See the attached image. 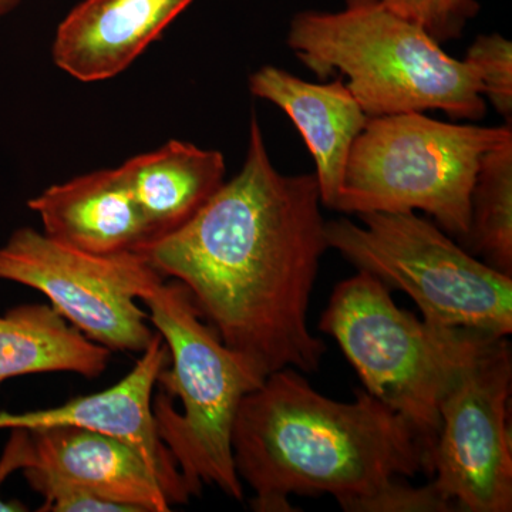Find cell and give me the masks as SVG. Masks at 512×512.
<instances>
[{
  "label": "cell",
  "instance_id": "5",
  "mask_svg": "<svg viewBox=\"0 0 512 512\" xmlns=\"http://www.w3.org/2000/svg\"><path fill=\"white\" fill-rule=\"evenodd\" d=\"M319 330L338 342L366 392L416 431L430 476L441 400L460 370L498 336L416 318L394 303L383 282L362 271L336 286Z\"/></svg>",
  "mask_w": 512,
  "mask_h": 512
},
{
  "label": "cell",
  "instance_id": "19",
  "mask_svg": "<svg viewBox=\"0 0 512 512\" xmlns=\"http://www.w3.org/2000/svg\"><path fill=\"white\" fill-rule=\"evenodd\" d=\"M384 6L417 23L437 42L458 39L477 15V0H382Z\"/></svg>",
  "mask_w": 512,
  "mask_h": 512
},
{
  "label": "cell",
  "instance_id": "23",
  "mask_svg": "<svg viewBox=\"0 0 512 512\" xmlns=\"http://www.w3.org/2000/svg\"><path fill=\"white\" fill-rule=\"evenodd\" d=\"M23 0H0V19L8 16L13 10L22 5Z\"/></svg>",
  "mask_w": 512,
  "mask_h": 512
},
{
  "label": "cell",
  "instance_id": "9",
  "mask_svg": "<svg viewBox=\"0 0 512 512\" xmlns=\"http://www.w3.org/2000/svg\"><path fill=\"white\" fill-rule=\"evenodd\" d=\"M511 386L510 343L493 338L441 400L431 485L454 511H512Z\"/></svg>",
  "mask_w": 512,
  "mask_h": 512
},
{
  "label": "cell",
  "instance_id": "6",
  "mask_svg": "<svg viewBox=\"0 0 512 512\" xmlns=\"http://www.w3.org/2000/svg\"><path fill=\"white\" fill-rule=\"evenodd\" d=\"M511 140L510 126L446 123L423 113L370 117L350 150L335 211L420 210L466 241L481 158Z\"/></svg>",
  "mask_w": 512,
  "mask_h": 512
},
{
  "label": "cell",
  "instance_id": "2",
  "mask_svg": "<svg viewBox=\"0 0 512 512\" xmlns=\"http://www.w3.org/2000/svg\"><path fill=\"white\" fill-rule=\"evenodd\" d=\"M231 447L259 512L292 511L289 495H330L363 512L394 481L429 474L420 437L387 404L366 390L349 403L329 399L291 367L242 399Z\"/></svg>",
  "mask_w": 512,
  "mask_h": 512
},
{
  "label": "cell",
  "instance_id": "7",
  "mask_svg": "<svg viewBox=\"0 0 512 512\" xmlns=\"http://www.w3.org/2000/svg\"><path fill=\"white\" fill-rule=\"evenodd\" d=\"M359 218L362 225L345 218L326 222L328 247L387 288L409 295L427 322L511 335L512 276L414 212H367Z\"/></svg>",
  "mask_w": 512,
  "mask_h": 512
},
{
  "label": "cell",
  "instance_id": "17",
  "mask_svg": "<svg viewBox=\"0 0 512 512\" xmlns=\"http://www.w3.org/2000/svg\"><path fill=\"white\" fill-rule=\"evenodd\" d=\"M466 241L485 264L512 276V140L481 158Z\"/></svg>",
  "mask_w": 512,
  "mask_h": 512
},
{
  "label": "cell",
  "instance_id": "21",
  "mask_svg": "<svg viewBox=\"0 0 512 512\" xmlns=\"http://www.w3.org/2000/svg\"><path fill=\"white\" fill-rule=\"evenodd\" d=\"M453 505L436 490L433 485L413 487L404 478L394 481L375 500L366 505L363 512H448Z\"/></svg>",
  "mask_w": 512,
  "mask_h": 512
},
{
  "label": "cell",
  "instance_id": "12",
  "mask_svg": "<svg viewBox=\"0 0 512 512\" xmlns=\"http://www.w3.org/2000/svg\"><path fill=\"white\" fill-rule=\"evenodd\" d=\"M195 0H82L60 25L53 62L84 83L123 73Z\"/></svg>",
  "mask_w": 512,
  "mask_h": 512
},
{
  "label": "cell",
  "instance_id": "4",
  "mask_svg": "<svg viewBox=\"0 0 512 512\" xmlns=\"http://www.w3.org/2000/svg\"><path fill=\"white\" fill-rule=\"evenodd\" d=\"M140 301L170 352L158 373L153 397L158 437L168 448L192 497L215 485L241 501L244 487L235 470L231 434L239 404L264 377L232 352L178 281L147 286Z\"/></svg>",
  "mask_w": 512,
  "mask_h": 512
},
{
  "label": "cell",
  "instance_id": "18",
  "mask_svg": "<svg viewBox=\"0 0 512 512\" xmlns=\"http://www.w3.org/2000/svg\"><path fill=\"white\" fill-rule=\"evenodd\" d=\"M476 70L483 96L498 113L510 119L512 113V45L501 35L478 36L466 59Z\"/></svg>",
  "mask_w": 512,
  "mask_h": 512
},
{
  "label": "cell",
  "instance_id": "16",
  "mask_svg": "<svg viewBox=\"0 0 512 512\" xmlns=\"http://www.w3.org/2000/svg\"><path fill=\"white\" fill-rule=\"evenodd\" d=\"M110 357L111 350L87 339L50 305H20L0 316V384L39 373L96 379Z\"/></svg>",
  "mask_w": 512,
  "mask_h": 512
},
{
  "label": "cell",
  "instance_id": "3",
  "mask_svg": "<svg viewBox=\"0 0 512 512\" xmlns=\"http://www.w3.org/2000/svg\"><path fill=\"white\" fill-rule=\"evenodd\" d=\"M288 45L319 79L338 72L369 117L440 110L480 120L487 106L476 70L448 56L421 26L382 0H346L338 12L306 10Z\"/></svg>",
  "mask_w": 512,
  "mask_h": 512
},
{
  "label": "cell",
  "instance_id": "22",
  "mask_svg": "<svg viewBox=\"0 0 512 512\" xmlns=\"http://www.w3.org/2000/svg\"><path fill=\"white\" fill-rule=\"evenodd\" d=\"M33 461V441L28 429H12L8 444L0 458V487L6 478L16 470H25ZM28 511L20 503H5L0 498V512Z\"/></svg>",
  "mask_w": 512,
  "mask_h": 512
},
{
  "label": "cell",
  "instance_id": "13",
  "mask_svg": "<svg viewBox=\"0 0 512 512\" xmlns=\"http://www.w3.org/2000/svg\"><path fill=\"white\" fill-rule=\"evenodd\" d=\"M43 232L97 255L136 252L151 241L143 211L119 168L80 175L29 200Z\"/></svg>",
  "mask_w": 512,
  "mask_h": 512
},
{
  "label": "cell",
  "instance_id": "8",
  "mask_svg": "<svg viewBox=\"0 0 512 512\" xmlns=\"http://www.w3.org/2000/svg\"><path fill=\"white\" fill-rule=\"evenodd\" d=\"M163 278L138 252L89 254L30 227L0 247V281L43 293L70 325L111 352L141 355L150 345L154 332L137 302Z\"/></svg>",
  "mask_w": 512,
  "mask_h": 512
},
{
  "label": "cell",
  "instance_id": "14",
  "mask_svg": "<svg viewBox=\"0 0 512 512\" xmlns=\"http://www.w3.org/2000/svg\"><path fill=\"white\" fill-rule=\"evenodd\" d=\"M249 90L288 114L316 164L320 201L335 210L350 150L367 121L343 77L332 83H309L275 66L249 77Z\"/></svg>",
  "mask_w": 512,
  "mask_h": 512
},
{
  "label": "cell",
  "instance_id": "20",
  "mask_svg": "<svg viewBox=\"0 0 512 512\" xmlns=\"http://www.w3.org/2000/svg\"><path fill=\"white\" fill-rule=\"evenodd\" d=\"M26 480L45 500L42 508H39L40 512H130L123 505L111 503L73 485L37 477Z\"/></svg>",
  "mask_w": 512,
  "mask_h": 512
},
{
  "label": "cell",
  "instance_id": "11",
  "mask_svg": "<svg viewBox=\"0 0 512 512\" xmlns=\"http://www.w3.org/2000/svg\"><path fill=\"white\" fill-rule=\"evenodd\" d=\"M29 431L33 461L23 470L26 478L73 485L130 512H167L173 507L156 470L127 441L77 426Z\"/></svg>",
  "mask_w": 512,
  "mask_h": 512
},
{
  "label": "cell",
  "instance_id": "10",
  "mask_svg": "<svg viewBox=\"0 0 512 512\" xmlns=\"http://www.w3.org/2000/svg\"><path fill=\"white\" fill-rule=\"evenodd\" d=\"M170 363V352L160 333L141 353L140 360L119 383L103 392L22 414L0 413V429H43L77 426L101 431L130 443L147 458L160 477L171 505L187 504L192 497L168 448L158 437L153 414V390L158 373Z\"/></svg>",
  "mask_w": 512,
  "mask_h": 512
},
{
  "label": "cell",
  "instance_id": "15",
  "mask_svg": "<svg viewBox=\"0 0 512 512\" xmlns=\"http://www.w3.org/2000/svg\"><path fill=\"white\" fill-rule=\"evenodd\" d=\"M120 170L154 241L187 224L220 190L227 168L220 151L173 140L130 158Z\"/></svg>",
  "mask_w": 512,
  "mask_h": 512
},
{
  "label": "cell",
  "instance_id": "1",
  "mask_svg": "<svg viewBox=\"0 0 512 512\" xmlns=\"http://www.w3.org/2000/svg\"><path fill=\"white\" fill-rule=\"evenodd\" d=\"M315 174L272 164L256 116L241 171L183 227L136 252L183 284L225 346L259 376L313 373L326 345L308 309L328 247Z\"/></svg>",
  "mask_w": 512,
  "mask_h": 512
}]
</instances>
